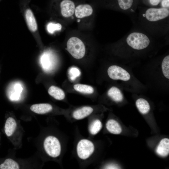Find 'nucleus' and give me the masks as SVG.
I'll use <instances>...</instances> for the list:
<instances>
[{"instance_id":"obj_1","label":"nucleus","mask_w":169,"mask_h":169,"mask_svg":"<svg viewBox=\"0 0 169 169\" xmlns=\"http://www.w3.org/2000/svg\"><path fill=\"white\" fill-rule=\"evenodd\" d=\"M169 8L144 7L140 11V24L149 33L163 35L169 29Z\"/></svg>"},{"instance_id":"obj_2","label":"nucleus","mask_w":169,"mask_h":169,"mask_svg":"<svg viewBox=\"0 0 169 169\" xmlns=\"http://www.w3.org/2000/svg\"><path fill=\"white\" fill-rule=\"evenodd\" d=\"M104 8L128 14L133 13L138 8V0H95Z\"/></svg>"},{"instance_id":"obj_3","label":"nucleus","mask_w":169,"mask_h":169,"mask_svg":"<svg viewBox=\"0 0 169 169\" xmlns=\"http://www.w3.org/2000/svg\"><path fill=\"white\" fill-rule=\"evenodd\" d=\"M19 6L27 27L35 39H41L37 23L34 14L29 6L31 0H19Z\"/></svg>"},{"instance_id":"obj_4","label":"nucleus","mask_w":169,"mask_h":169,"mask_svg":"<svg viewBox=\"0 0 169 169\" xmlns=\"http://www.w3.org/2000/svg\"><path fill=\"white\" fill-rule=\"evenodd\" d=\"M75 6L73 0H51L49 5L51 10L58 11L62 17L66 18L74 15Z\"/></svg>"},{"instance_id":"obj_5","label":"nucleus","mask_w":169,"mask_h":169,"mask_svg":"<svg viewBox=\"0 0 169 169\" xmlns=\"http://www.w3.org/2000/svg\"><path fill=\"white\" fill-rule=\"evenodd\" d=\"M66 49L75 59H80L84 56L86 49L83 42L76 37H72L68 40Z\"/></svg>"},{"instance_id":"obj_6","label":"nucleus","mask_w":169,"mask_h":169,"mask_svg":"<svg viewBox=\"0 0 169 169\" xmlns=\"http://www.w3.org/2000/svg\"><path fill=\"white\" fill-rule=\"evenodd\" d=\"M44 146L45 151L49 156L55 158L60 154L61 146L60 142L56 137L49 136L44 141Z\"/></svg>"},{"instance_id":"obj_7","label":"nucleus","mask_w":169,"mask_h":169,"mask_svg":"<svg viewBox=\"0 0 169 169\" xmlns=\"http://www.w3.org/2000/svg\"><path fill=\"white\" fill-rule=\"evenodd\" d=\"M94 149V146L92 142L87 139H82L77 145V154L80 158L85 160L93 154Z\"/></svg>"},{"instance_id":"obj_8","label":"nucleus","mask_w":169,"mask_h":169,"mask_svg":"<svg viewBox=\"0 0 169 169\" xmlns=\"http://www.w3.org/2000/svg\"><path fill=\"white\" fill-rule=\"evenodd\" d=\"M108 76L113 80H120L124 81L129 80L131 78L129 73L125 69L119 66L113 65L108 68Z\"/></svg>"},{"instance_id":"obj_9","label":"nucleus","mask_w":169,"mask_h":169,"mask_svg":"<svg viewBox=\"0 0 169 169\" xmlns=\"http://www.w3.org/2000/svg\"><path fill=\"white\" fill-rule=\"evenodd\" d=\"M93 12V8L91 5L87 3H81L76 5L74 14L77 18H82L90 16Z\"/></svg>"},{"instance_id":"obj_10","label":"nucleus","mask_w":169,"mask_h":169,"mask_svg":"<svg viewBox=\"0 0 169 169\" xmlns=\"http://www.w3.org/2000/svg\"><path fill=\"white\" fill-rule=\"evenodd\" d=\"M156 152L157 154L162 157H166L169 154V139L164 138L160 142L157 146Z\"/></svg>"},{"instance_id":"obj_11","label":"nucleus","mask_w":169,"mask_h":169,"mask_svg":"<svg viewBox=\"0 0 169 169\" xmlns=\"http://www.w3.org/2000/svg\"><path fill=\"white\" fill-rule=\"evenodd\" d=\"M52 106L48 103H41L32 105L30 107L31 111L38 114H44L51 111Z\"/></svg>"},{"instance_id":"obj_12","label":"nucleus","mask_w":169,"mask_h":169,"mask_svg":"<svg viewBox=\"0 0 169 169\" xmlns=\"http://www.w3.org/2000/svg\"><path fill=\"white\" fill-rule=\"evenodd\" d=\"M93 111V109L91 107L84 106L74 111L73 116L76 120H81L90 115Z\"/></svg>"},{"instance_id":"obj_13","label":"nucleus","mask_w":169,"mask_h":169,"mask_svg":"<svg viewBox=\"0 0 169 169\" xmlns=\"http://www.w3.org/2000/svg\"><path fill=\"white\" fill-rule=\"evenodd\" d=\"M106 127L110 133L114 134H119L122 131V128L119 123L113 119H110L107 121Z\"/></svg>"},{"instance_id":"obj_14","label":"nucleus","mask_w":169,"mask_h":169,"mask_svg":"<svg viewBox=\"0 0 169 169\" xmlns=\"http://www.w3.org/2000/svg\"><path fill=\"white\" fill-rule=\"evenodd\" d=\"M107 94L110 98L116 102H120L123 99L121 92L116 87L113 86L110 88L108 91Z\"/></svg>"},{"instance_id":"obj_15","label":"nucleus","mask_w":169,"mask_h":169,"mask_svg":"<svg viewBox=\"0 0 169 169\" xmlns=\"http://www.w3.org/2000/svg\"><path fill=\"white\" fill-rule=\"evenodd\" d=\"M17 127V123L15 120L12 117L8 118L6 120L4 131L8 136H11L14 133Z\"/></svg>"},{"instance_id":"obj_16","label":"nucleus","mask_w":169,"mask_h":169,"mask_svg":"<svg viewBox=\"0 0 169 169\" xmlns=\"http://www.w3.org/2000/svg\"><path fill=\"white\" fill-rule=\"evenodd\" d=\"M48 92L50 95L56 100H62L65 98L64 91L57 86L54 85L51 86L48 89Z\"/></svg>"},{"instance_id":"obj_17","label":"nucleus","mask_w":169,"mask_h":169,"mask_svg":"<svg viewBox=\"0 0 169 169\" xmlns=\"http://www.w3.org/2000/svg\"><path fill=\"white\" fill-rule=\"evenodd\" d=\"M136 104L139 111L142 114H146L150 110L149 104L144 99L141 98L138 99L136 101Z\"/></svg>"},{"instance_id":"obj_18","label":"nucleus","mask_w":169,"mask_h":169,"mask_svg":"<svg viewBox=\"0 0 169 169\" xmlns=\"http://www.w3.org/2000/svg\"><path fill=\"white\" fill-rule=\"evenodd\" d=\"M74 88L76 91L84 94H91L94 91L92 86L86 84H76L74 85Z\"/></svg>"},{"instance_id":"obj_19","label":"nucleus","mask_w":169,"mask_h":169,"mask_svg":"<svg viewBox=\"0 0 169 169\" xmlns=\"http://www.w3.org/2000/svg\"><path fill=\"white\" fill-rule=\"evenodd\" d=\"M19 167L18 164L10 158L6 159L0 165V168L1 169H18Z\"/></svg>"},{"instance_id":"obj_20","label":"nucleus","mask_w":169,"mask_h":169,"mask_svg":"<svg viewBox=\"0 0 169 169\" xmlns=\"http://www.w3.org/2000/svg\"><path fill=\"white\" fill-rule=\"evenodd\" d=\"M102 125L101 121L98 119H96L91 123L89 127V131L92 135H95L101 130Z\"/></svg>"},{"instance_id":"obj_21","label":"nucleus","mask_w":169,"mask_h":169,"mask_svg":"<svg viewBox=\"0 0 169 169\" xmlns=\"http://www.w3.org/2000/svg\"><path fill=\"white\" fill-rule=\"evenodd\" d=\"M161 69L164 76L168 79H169V55L165 56L161 63Z\"/></svg>"},{"instance_id":"obj_22","label":"nucleus","mask_w":169,"mask_h":169,"mask_svg":"<svg viewBox=\"0 0 169 169\" xmlns=\"http://www.w3.org/2000/svg\"><path fill=\"white\" fill-rule=\"evenodd\" d=\"M62 28V26L61 24L53 22L49 23L46 26L47 31L50 34H53L56 31H60Z\"/></svg>"},{"instance_id":"obj_23","label":"nucleus","mask_w":169,"mask_h":169,"mask_svg":"<svg viewBox=\"0 0 169 169\" xmlns=\"http://www.w3.org/2000/svg\"><path fill=\"white\" fill-rule=\"evenodd\" d=\"M162 0H141V2L148 7H157Z\"/></svg>"},{"instance_id":"obj_24","label":"nucleus","mask_w":169,"mask_h":169,"mask_svg":"<svg viewBox=\"0 0 169 169\" xmlns=\"http://www.w3.org/2000/svg\"><path fill=\"white\" fill-rule=\"evenodd\" d=\"M79 72V70L76 68H72L70 71L71 76L73 77L79 76L80 74Z\"/></svg>"},{"instance_id":"obj_25","label":"nucleus","mask_w":169,"mask_h":169,"mask_svg":"<svg viewBox=\"0 0 169 169\" xmlns=\"http://www.w3.org/2000/svg\"><path fill=\"white\" fill-rule=\"evenodd\" d=\"M160 6V7L169 8V0H162Z\"/></svg>"},{"instance_id":"obj_26","label":"nucleus","mask_w":169,"mask_h":169,"mask_svg":"<svg viewBox=\"0 0 169 169\" xmlns=\"http://www.w3.org/2000/svg\"><path fill=\"white\" fill-rule=\"evenodd\" d=\"M138 1L139 3H140L141 2V0H138Z\"/></svg>"},{"instance_id":"obj_27","label":"nucleus","mask_w":169,"mask_h":169,"mask_svg":"<svg viewBox=\"0 0 169 169\" xmlns=\"http://www.w3.org/2000/svg\"><path fill=\"white\" fill-rule=\"evenodd\" d=\"M1 0H0V1H1Z\"/></svg>"}]
</instances>
